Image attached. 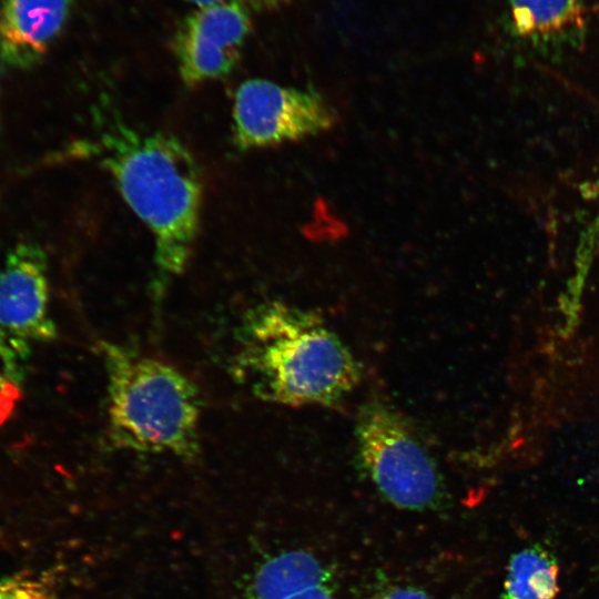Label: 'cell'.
<instances>
[{
  "instance_id": "cell-4",
  "label": "cell",
  "mask_w": 599,
  "mask_h": 599,
  "mask_svg": "<svg viewBox=\"0 0 599 599\" xmlns=\"http://www.w3.org/2000/svg\"><path fill=\"white\" fill-rule=\"evenodd\" d=\"M359 464L380 495L397 508H432L444 496L438 466L417 434L379 398L365 403L356 418Z\"/></svg>"
},
{
  "instance_id": "cell-1",
  "label": "cell",
  "mask_w": 599,
  "mask_h": 599,
  "mask_svg": "<svg viewBox=\"0 0 599 599\" xmlns=\"http://www.w3.org/2000/svg\"><path fill=\"white\" fill-rule=\"evenodd\" d=\"M94 134L77 154L109 173L154 240L155 297L186 267L197 237L203 180L190 149L162 131H143L122 118L110 102L94 111Z\"/></svg>"
},
{
  "instance_id": "cell-10",
  "label": "cell",
  "mask_w": 599,
  "mask_h": 599,
  "mask_svg": "<svg viewBox=\"0 0 599 599\" xmlns=\"http://www.w3.org/2000/svg\"><path fill=\"white\" fill-rule=\"evenodd\" d=\"M331 571L313 554L284 551L264 561L255 571L248 599H282L322 586H329Z\"/></svg>"
},
{
  "instance_id": "cell-13",
  "label": "cell",
  "mask_w": 599,
  "mask_h": 599,
  "mask_svg": "<svg viewBox=\"0 0 599 599\" xmlns=\"http://www.w3.org/2000/svg\"><path fill=\"white\" fill-rule=\"evenodd\" d=\"M0 599H58V596L42 577L18 572L0 576Z\"/></svg>"
},
{
  "instance_id": "cell-8",
  "label": "cell",
  "mask_w": 599,
  "mask_h": 599,
  "mask_svg": "<svg viewBox=\"0 0 599 599\" xmlns=\"http://www.w3.org/2000/svg\"><path fill=\"white\" fill-rule=\"evenodd\" d=\"M70 0H3L0 9V54L7 64L38 63L63 29Z\"/></svg>"
},
{
  "instance_id": "cell-5",
  "label": "cell",
  "mask_w": 599,
  "mask_h": 599,
  "mask_svg": "<svg viewBox=\"0 0 599 599\" xmlns=\"http://www.w3.org/2000/svg\"><path fill=\"white\" fill-rule=\"evenodd\" d=\"M337 121L316 91L250 79L235 91L232 140L240 151L270 148L318 135Z\"/></svg>"
},
{
  "instance_id": "cell-11",
  "label": "cell",
  "mask_w": 599,
  "mask_h": 599,
  "mask_svg": "<svg viewBox=\"0 0 599 599\" xmlns=\"http://www.w3.org/2000/svg\"><path fill=\"white\" fill-rule=\"evenodd\" d=\"M559 566L555 555L536 544L509 560L502 599H554L558 592Z\"/></svg>"
},
{
  "instance_id": "cell-9",
  "label": "cell",
  "mask_w": 599,
  "mask_h": 599,
  "mask_svg": "<svg viewBox=\"0 0 599 599\" xmlns=\"http://www.w3.org/2000/svg\"><path fill=\"white\" fill-rule=\"evenodd\" d=\"M588 0H509L511 29L529 45L548 50L583 38Z\"/></svg>"
},
{
  "instance_id": "cell-12",
  "label": "cell",
  "mask_w": 599,
  "mask_h": 599,
  "mask_svg": "<svg viewBox=\"0 0 599 599\" xmlns=\"http://www.w3.org/2000/svg\"><path fill=\"white\" fill-rule=\"evenodd\" d=\"M28 351L27 342L0 331V420L11 413L20 397Z\"/></svg>"
},
{
  "instance_id": "cell-6",
  "label": "cell",
  "mask_w": 599,
  "mask_h": 599,
  "mask_svg": "<svg viewBox=\"0 0 599 599\" xmlns=\"http://www.w3.org/2000/svg\"><path fill=\"white\" fill-rule=\"evenodd\" d=\"M251 32L250 10L233 2L196 6L173 40L177 71L190 88L230 74Z\"/></svg>"
},
{
  "instance_id": "cell-15",
  "label": "cell",
  "mask_w": 599,
  "mask_h": 599,
  "mask_svg": "<svg viewBox=\"0 0 599 599\" xmlns=\"http://www.w3.org/2000/svg\"><path fill=\"white\" fill-rule=\"evenodd\" d=\"M369 599H429V597L423 590L417 588L398 587L375 595Z\"/></svg>"
},
{
  "instance_id": "cell-17",
  "label": "cell",
  "mask_w": 599,
  "mask_h": 599,
  "mask_svg": "<svg viewBox=\"0 0 599 599\" xmlns=\"http://www.w3.org/2000/svg\"><path fill=\"white\" fill-rule=\"evenodd\" d=\"M0 59H1V54H0Z\"/></svg>"
},
{
  "instance_id": "cell-2",
  "label": "cell",
  "mask_w": 599,
  "mask_h": 599,
  "mask_svg": "<svg viewBox=\"0 0 599 599\" xmlns=\"http://www.w3.org/2000/svg\"><path fill=\"white\" fill-rule=\"evenodd\" d=\"M235 377L262 400L332 406L359 383L361 367L313 312L278 301L250 309L237 331Z\"/></svg>"
},
{
  "instance_id": "cell-16",
  "label": "cell",
  "mask_w": 599,
  "mask_h": 599,
  "mask_svg": "<svg viewBox=\"0 0 599 599\" xmlns=\"http://www.w3.org/2000/svg\"><path fill=\"white\" fill-rule=\"evenodd\" d=\"M282 599H335L331 586L311 588Z\"/></svg>"
},
{
  "instance_id": "cell-7",
  "label": "cell",
  "mask_w": 599,
  "mask_h": 599,
  "mask_svg": "<svg viewBox=\"0 0 599 599\" xmlns=\"http://www.w3.org/2000/svg\"><path fill=\"white\" fill-rule=\"evenodd\" d=\"M0 331L23 342L57 335L49 315L48 260L35 243L17 244L0 268Z\"/></svg>"
},
{
  "instance_id": "cell-3",
  "label": "cell",
  "mask_w": 599,
  "mask_h": 599,
  "mask_svg": "<svg viewBox=\"0 0 599 599\" xmlns=\"http://www.w3.org/2000/svg\"><path fill=\"white\" fill-rule=\"evenodd\" d=\"M101 351L111 445L187 460L197 457V386L173 366L130 347L102 342Z\"/></svg>"
},
{
  "instance_id": "cell-14",
  "label": "cell",
  "mask_w": 599,
  "mask_h": 599,
  "mask_svg": "<svg viewBox=\"0 0 599 599\" xmlns=\"http://www.w3.org/2000/svg\"><path fill=\"white\" fill-rule=\"evenodd\" d=\"M185 1L194 4L195 7L210 4V3H219V2H233V3L241 4L251 11L253 9H257V10L270 9L278 4H282L286 0H185Z\"/></svg>"
}]
</instances>
